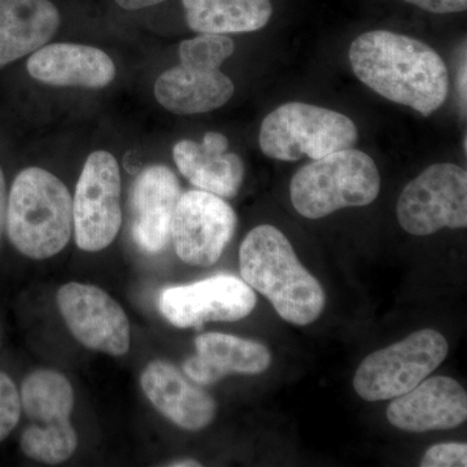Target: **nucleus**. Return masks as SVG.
I'll list each match as a JSON object with an SVG mask.
<instances>
[{
    "label": "nucleus",
    "mask_w": 467,
    "mask_h": 467,
    "mask_svg": "<svg viewBox=\"0 0 467 467\" xmlns=\"http://www.w3.org/2000/svg\"><path fill=\"white\" fill-rule=\"evenodd\" d=\"M380 192L379 171L362 150H337L299 169L290 184L297 213L319 220L343 208L371 204Z\"/></svg>",
    "instance_id": "nucleus-4"
},
{
    "label": "nucleus",
    "mask_w": 467,
    "mask_h": 467,
    "mask_svg": "<svg viewBox=\"0 0 467 467\" xmlns=\"http://www.w3.org/2000/svg\"><path fill=\"white\" fill-rule=\"evenodd\" d=\"M20 396L30 420L20 438L23 453L48 465L66 462L78 445L70 423L75 407L72 384L58 371L39 368L24 379Z\"/></svg>",
    "instance_id": "nucleus-6"
},
{
    "label": "nucleus",
    "mask_w": 467,
    "mask_h": 467,
    "mask_svg": "<svg viewBox=\"0 0 467 467\" xmlns=\"http://www.w3.org/2000/svg\"><path fill=\"white\" fill-rule=\"evenodd\" d=\"M8 192L5 186V173L0 167V243H2L3 233L5 230V216H7Z\"/></svg>",
    "instance_id": "nucleus-27"
},
{
    "label": "nucleus",
    "mask_w": 467,
    "mask_h": 467,
    "mask_svg": "<svg viewBox=\"0 0 467 467\" xmlns=\"http://www.w3.org/2000/svg\"><path fill=\"white\" fill-rule=\"evenodd\" d=\"M58 309L73 337L86 348L124 356L130 348V324L125 310L97 285L70 282L57 295Z\"/></svg>",
    "instance_id": "nucleus-12"
},
{
    "label": "nucleus",
    "mask_w": 467,
    "mask_h": 467,
    "mask_svg": "<svg viewBox=\"0 0 467 467\" xmlns=\"http://www.w3.org/2000/svg\"><path fill=\"white\" fill-rule=\"evenodd\" d=\"M236 223L235 212L223 198L202 190H192L181 193L171 223V241L183 263L212 266L232 241Z\"/></svg>",
    "instance_id": "nucleus-10"
},
{
    "label": "nucleus",
    "mask_w": 467,
    "mask_h": 467,
    "mask_svg": "<svg viewBox=\"0 0 467 467\" xmlns=\"http://www.w3.org/2000/svg\"><path fill=\"white\" fill-rule=\"evenodd\" d=\"M409 5L431 14H457L466 11L467 0H405Z\"/></svg>",
    "instance_id": "nucleus-25"
},
{
    "label": "nucleus",
    "mask_w": 467,
    "mask_h": 467,
    "mask_svg": "<svg viewBox=\"0 0 467 467\" xmlns=\"http://www.w3.org/2000/svg\"><path fill=\"white\" fill-rule=\"evenodd\" d=\"M358 140V126L337 110L292 101L273 110L264 119L260 149L267 158L297 161L312 160L352 149Z\"/></svg>",
    "instance_id": "nucleus-5"
},
{
    "label": "nucleus",
    "mask_w": 467,
    "mask_h": 467,
    "mask_svg": "<svg viewBox=\"0 0 467 467\" xmlns=\"http://www.w3.org/2000/svg\"><path fill=\"white\" fill-rule=\"evenodd\" d=\"M58 26L50 0H0V67L47 45Z\"/></svg>",
    "instance_id": "nucleus-20"
},
{
    "label": "nucleus",
    "mask_w": 467,
    "mask_h": 467,
    "mask_svg": "<svg viewBox=\"0 0 467 467\" xmlns=\"http://www.w3.org/2000/svg\"><path fill=\"white\" fill-rule=\"evenodd\" d=\"M180 196L177 175L165 165H150L135 178L130 193L131 236L144 254H158L168 247Z\"/></svg>",
    "instance_id": "nucleus-13"
},
{
    "label": "nucleus",
    "mask_w": 467,
    "mask_h": 467,
    "mask_svg": "<svg viewBox=\"0 0 467 467\" xmlns=\"http://www.w3.org/2000/svg\"><path fill=\"white\" fill-rule=\"evenodd\" d=\"M140 386L156 410L181 429L199 431L216 417L213 398L167 361L150 362L140 377Z\"/></svg>",
    "instance_id": "nucleus-15"
},
{
    "label": "nucleus",
    "mask_w": 467,
    "mask_h": 467,
    "mask_svg": "<svg viewBox=\"0 0 467 467\" xmlns=\"http://www.w3.org/2000/svg\"><path fill=\"white\" fill-rule=\"evenodd\" d=\"M121 174L107 150L86 160L73 199V230L82 251L99 252L115 241L121 229Z\"/></svg>",
    "instance_id": "nucleus-9"
},
{
    "label": "nucleus",
    "mask_w": 467,
    "mask_h": 467,
    "mask_svg": "<svg viewBox=\"0 0 467 467\" xmlns=\"http://www.w3.org/2000/svg\"><path fill=\"white\" fill-rule=\"evenodd\" d=\"M225 135L209 131L202 143L180 140L173 147L178 171L193 186L220 198L232 199L241 190L244 164L236 153L227 152Z\"/></svg>",
    "instance_id": "nucleus-17"
},
{
    "label": "nucleus",
    "mask_w": 467,
    "mask_h": 467,
    "mask_svg": "<svg viewBox=\"0 0 467 467\" xmlns=\"http://www.w3.org/2000/svg\"><path fill=\"white\" fill-rule=\"evenodd\" d=\"M387 420L408 432L456 429L467 418V395L457 380L435 377L392 399Z\"/></svg>",
    "instance_id": "nucleus-14"
},
{
    "label": "nucleus",
    "mask_w": 467,
    "mask_h": 467,
    "mask_svg": "<svg viewBox=\"0 0 467 467\" xmlns=\"http://www.w3.org/2000/svg\"><path fill=\"white\" fill-rule=\"evenodd\" d=\"M448 350L447 340L438 331H416L368 355L356 371L353 387L364 400H392L411 391L441 367Z\"/></svg>",
    "instance_id": "nucleus-7"
},
{
    "label": "nucleus",
    "mask_w": 467,
    "mask_h": 467,
    "mask_svg": "<svg viewBox=\"0 0 467 467\" xmlns=\"http://www.w3.org/2000/svg\"><path fill=\"white\" fill-rule=\"evenodd\" d=\"M349 61L362 84L425 117L441 109L450 94V72L441 55L404 34H361L350 45Z\"/></svg>",
    "instance_id": "nucleus-1"
},
{
    "label": "nucleus",
    "mask_w": 467,
    "mask_h": 467,
    "mask_svg": "<svg viewBox=\"0 0 467 467\" xmlns=\"http://www.w3.org/2000/svg\"><path fill=\"white\" fill-rule=\"evenodd\" d=\"M196 355L183 362V373L199 386H211L232 374L257 376L272 362L264 344L221 333L195 339Z\"/></svg>",
    "instance_id": "nucleus-18"
},
{
    "label": "nucleus",
    "mask_w": 467,
    "mask_h": 467,
    "mask_svg": "<svg viewBox=\"0 0 467 467\" xmlns=\"http://www.w3.org/2000/svg\"><path fill=\"white\" fill-rule=\"evenodd\" d=\"M239 263L243 281L264 295L285 321L306 326L321 316L324 288L281 230L272 225L252 229L242 243Z\"/></svg>",
    "instance_id": "nucleus-2"
},
{
    "label": "nucleus",
    "mask_w": 467,
    "mask_h": 467,
    "mask_svg": "<svg viewBox=\"0 0 467 467\" xmlns=\"http://www.w3.org/2000/svg\"><path fill=\"white\" fill-rule=\"evenodd\" d=\"M21 396L14 379L0 371V442L11 435L20 422Z\"/></svg>",
    "instance_id": "nucleus-23"
},
{
    "label": "nucleus",
    "mask_w": 467,
    "mask_h": 467,
    "mask_svg": "<svg viewBox=\"0 0 467 467\" xmlns=\"http://www.w3.org/2000/svg\"><path fill=\"white\" fill-rule=\"evenodd\" d=\"M32 78L60 88H101L115 79L116 67L106 52L75 43L45 45L26 63Z\"/></svg>",
    "instance_id": "nucleus-16"
},
{
    "label": "nucleus",
    "mask_w": 467,
    "mask_h": 467,
    "mask_svg": "<svg viewBox=\"0 0 467 467\" xmlns=\"http://www.w3.org/2000/svg\"><path fill=\"white\" fill-rule=\"evenodd\" d=\"M187 26L201 34H239L263 29L273 15L270 0H182Z\"/></svg>",
    "instance_id": "nucleus-21"
},
{
    "label": "nucleus",
    "mask_w": 467,
    "mask_h": 467,
    "mask_svg": "<svg viewBox=\"0 0 467 467\" xmlns=\"http://www.w3.org/2000/svg\"><path fill=\"white\" fill-rule=\"evenodd\" d=\"M235 51V43L223 34H201L180 45V60L183 66L202 69H220Z\"/></svg>",
    "instance_id": "nucleus-22"
},
{
    "label": "nucleus",
    "mask_w": 467,
    "mask_h": 467,
    "mask_svg": "<svg viewBox=\"0 0 467 467\" xmlns=\"http://www.w3.org/2000/svg\"><path fill=\"white\" fill-rule=\"evenodd\" d=\"M5 232L29 259L60 254L73 232V199L66 184L42 168L21 171L9 190Z\"/></svg>",
    "instance_id": "nucleus-3"
},
{
    "label": "nucleus",
    "mask_w": 467,
    "mask_h": 467,
    "mask_svg": "<svg viewBox=\"0 0 467 467\" xmlns=\"http://www.w3.org/2000/svg\"><path fill=\"white\" fill-rule=\"evenodd\" d=\"M169 466L173 467H199L202 466L201 462L195 460H178L174 462L169 463Z\"/></svg>",
    "instance_id": "nucleus-29"
},
{
    "label": "nucleus",
    "mask_w": 467,
    "mask_h": 467,
    "mask_svg": "<svg viewBox=\"0 0 467 467\" xmlns=\"http://www.w3.org/2000/svg\"><path fill=\"white\" fill-rule=\"evenodd\" d=\"M235 91L232 79L220 69L189 66L171 67L156 79V100L175 115H199L221 109Z\"/></svg>",
    "instance_id": "nucleus-19"
},
{
    "label": "nucleus",
    "mask_w": 467,
    "mask_h": 467,
    "mask_svg": "<svg viewBox=\"0 0 467 467\" xmlns=\"http://www.w3.org/2000/svg\"><path fill=\"white\" fill-rule=\"evenodd\" d=\"M467 63H466V48L463 51V57H461V63L459 67V73H457V94H459V101L461 109H463V115H466V104H467Z\"/></svg>",
    "instance_id": "nucleus-26"
},
{
    "label": "nucleus",
    "mask_w": 467,
    "mask_h": 467,
    "mask_svg": "<svg viewBox=\"0 0 467 467\" xmlns=\"http://www.w3.org/2000/svg\"><path fill=\"white\" fill-rule=\"evenodd\" d=\"M399 223L411 235H431L467 226V171L451 162L431 165L402 190Z\"/></svg>",
    "instance_id": "nucleus-8"
},
{
    "label": "nucleus",
    "mask_w": 467,
    "mask_h": 467,
    "mask_svg": "<svg viewBox=\"0 0 467 467\" xmlns=\"http://www.w3.org/2000/svg\"><path fill=\"white\" fill-rule=\"evenodd\" d=\"M117 5L119 7L128 9V11H137V9H142L147 7H152V5H160V3L165 2V0H115Z\"/></svg>",
    "instance_id": "nucleus-28"
},
{
    "label": "nucleus",
    "mask_w": 467,
    "mask_h": 467,
    "mask_svg": "<svg viewBox=\"0 0 467 467\" xmlns=\"http://www.w3.org/2000/svg\"><path fill=\"white\" fill-rule=\"evenodd\" d=\"M422 467H466L467 445L462 442H441L430 448L420 461Z\"/></svg>",
    "instance_id": "nucleus-24"
},
{
    "label": "nucleus",
    "mask_w": 467,
    "mask_h": 467,
    "mask_svg": "<svg viewBox=\"0 0 467 467\" xmlns=\"http://www.w3.org/2000/svg\"><path fill=\"white\" fill-rule=\"evenodd\" d=\"M256 295L243 279L218 275L161 291L159 309L178 328H201L207 322H233L250 316Z\"/></svg>",
    "instance_id": "nucleus-11"
}]
</instances>
